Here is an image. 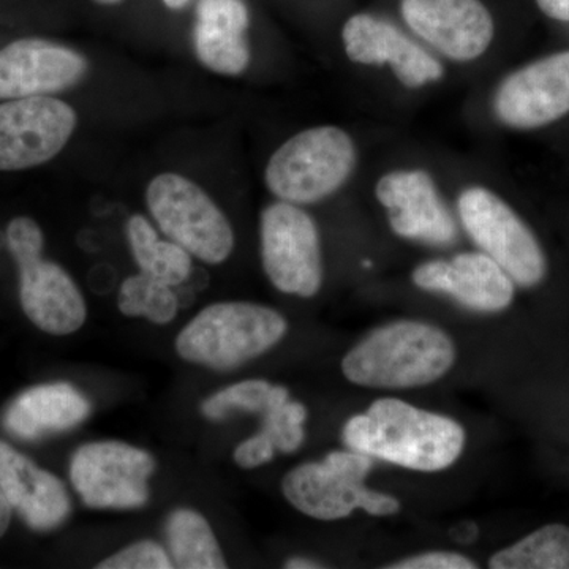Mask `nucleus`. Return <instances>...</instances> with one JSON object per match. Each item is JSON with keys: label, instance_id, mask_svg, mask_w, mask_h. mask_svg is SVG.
I'll use <instances>...</instances> for the list:
<instances>
[{"label": "nucleus", "instance_id": "obj_19", "mask_svg": "<svg viewBox=\"0 0 569 569\" xmlns=\"http://www.w3.org/2000/svg\"><path fill=\"white\" fill-rule=\"evenodd\" d=\"M249 10L242 0H200L193 41L198 59L220 74H241L250 62L246 32Z\"/></svg>", "mask_w": 569, "mask_h": 569}, {"label": "nucleus", "instance_id": "obj_9", "mask_svg": "<svg viewBox=\"0 0 569 569\" xmlns=\"http://www.w3.org/2000/svg\"><path fill=\"white\" fill-rule=\"evenodd\" d=\"M261 261L277 290L313 298L323 284L320 234L309 213L287 201L261 213Z\"/></svg>", "mask_w": 569, "mask_h": 569}, {"label": "nucleus", "instance_id": "obj_3", "mask_svg": "<svg viewBox=\"0 0 569 569\" xmlns=\"http://www.w3.org/2000/svg\"><path fill=\"white\" fill-rule=\"evenodd\" d=\"M287 331V320L271 307L219 302L206 307L179 332L176 351L193 365L233 370L271 350Z\"/></svg>", "mask_w": 569, "mask_h": 569}, {"label": "nucleus", "instance_id": "obj_32", "mask_svg": "<svg viewBox=\"0 0 569 569\" xmlns=\"http://www.w3.org/2000/svg\"><path fill=\"white\" fill-rule=\"evenodd\" d=\"M284 568L288 569H317L323 568L316 560L305 559V557H293V559L287 560Z\"/></svg>", "mask_w": 569, "mask_h": 569}, {"label": "nucleus", "instance_id": "obj_5", "mask_svg": "<svg viewBox=\"0 0 569 569\" xmlns=\"http://www.w3.org/2000/svg\"><path fill=\"white\" fill-rule=\"evenodd\" d=\"M355 167L356 146L346 130L313 127L295 134L272 153L264 181L280 201L317 203L336 193Z\"/></svg>", "mask_w": 569, "mask_h": 569}, {"label": "nucleus", "instance_id": "obj_21", "mask_svg": "<svg viewBox=\"0 0 569 569\" xmlns=\"http://www.w3.org/2000/svg\"><path fill=\"white\" fill-rule=\"evenodd\" d=\"M164 530L176 568H227L219 541L200 512L193 509H176L168 518Z\"/></svg>", "mask_w": 569, "mask_h": 569}, {"label": "nucleus", "instance_id": "obj_27", "mask_svg": "<svg viewBox=\"0 0 569 569\" xmlns=\"http://www.w3.org/2000/svg\"><path fill=\"white\" fill-rule=\"evenodd\" d=\"M173 567L167 550L151 539L133 542L97 565L99 569H170Z\"/></svg>", "mask_w": 569, "mask_h": 569}, {"label": "nucleus", "instance_id": "obj_31", "mask_svg": "<svg viewBox=\"0 0 569 569\" xmlns=\"http://www.w3.org/2000/svg\"><path fill=\"white\" fill-rule=\"evenodd\" d=\"M11 519V505L10 501L7 500V497L3 496L2 490H0V538L6 535L7 529H9Z\"/></svg>", "mask_w": 569, "mask_h": 569}, {"label": "nucleus", "instance_id": "obj_29", "mask_svg": "<svg viewBox=\"0 0 569 569\" xmlns=\"http://www.w3.org/2000/svg\"><path fill=\"white\" fill-rule=\"evenodd\" d=\"M276 447L264 432L247 438L234 449V462L246 470L266 466L274 459Z\"/></svg>", "mask_w": 569, "mask_h": 569}, {"label": "nucleus", "instance_id": "obj_2", "mask_svg": "<svg viewBox=\"0 0 569 569\" xmlns=\"http://www.w3.org/2000/svg\"><path fill=\"white\" fill-rule=\"evenodd\" d=\"M456 359L455 342L443 329L397 320L362 337L343 358L342 373L362 388H422L447 376Z\"/></svg>", "mask_w": 569, "mask_h": 569}, {"label": "nucleus", "instance_id": "obj_17", "mask_svg": "<svg viewBox=\"0 0 569 569\" xmlns=\"http://www.w3.org/2000/svg\"><path fill=\"white\" fill-rule=\"evenodd\" d=\"M88 62L77 51L51 41L26 39L0 51V100L26 99L71 88Z\"/></svg>", "mask_w": 569, "mask_h": 569}, {"label": "nucleus", "instance_id": "obj_6", "mask_svg": "<svg viewBox=\"0 0 569 569\" xmlns=\"http://www.w3.org/2000/svg\"><path fill=\"white\" fill-rule=\"evenodd\" d=\"M9 249L20 266V298L26 316L48 335L78 331L88 317L80 288L61 266L41 260L43 234L28 217L11 220Z\"/></svg>", "mask_w": 569, "mask_h": 569}, {"label": "nucleus", "instance_id": "obj_24", "mask_svg": "<svg viewBox=\"0 0 569 569\" xmlns=\"http://www.w3.org/2000/svg\"><path fill=\"white\" fill-rule=\"evenodd\" d=\"M118 307L126 317H144L153 325H168L178 316L179 302L173 287L140 272L123 280Z\"/></svg>", "mask_w": 569, "mask_h": 569}, {"label": "nucleus", "instance_id": "obj_13", "mask_svg": "<svg viewBox=\"0 0 569 569\" xmlns=\"http://www.w3.org/2000/svg\"><path fill=\"white\" fill-rule=\"evenodd\" d=\"M493 110L505 126L530 130L569 112V51L523 67L498 86Z\"/></svg>", "mask_w": 569, "mask_h": 569}, {"label": "nucleus", "instance_id": "obj_23", "mask_svg": "<svg viewBox=\"0 0 569 569\" xmlns=\"http://www.w3.org/2000/svg\"><path fill=\"white\" fill-rule=\"evenodd\" d=\"M492 569H569V527L549 523L489 559Z\"/></svg>", "mask_w": 569, "mask_h": 569}, {"label": "nucleus", "instance_id": "obj_34", "mask_svg": "<svg viewBox=\"0 0 569 569\" xmlns=\"http://www.w3.org/2000/svg\"><path fill=\"white\" fill-rule=\"evenodd\" d=\"M96 2L103 3V6H116V3L122 2V0H96Z\"/></svg>", "mask_w": 569, "mask_h": 569}, {"label": "nucleus", "instance_id": "obj_4", "mask_svg": "<svg viewBox=\"0 0 569 569\" xmlns=\"http://www.w3.org/2000/svg\"><path fill=\"white\" fill-rule=\"evenodd\" d=\"M373 459L347 449L332 451L320 462H306L288 471L282 492L288 503L317 520L346 519L356 509L376 518L399 515L400 501L388 493L367 488Z\"/></svg>", "mask_w": 569, "mask_h": 569}, {"label": "nucleus", "instance_id": "obj_10", "mask_svg": "<svg viewBox=\"0 0 569 569\" xmlns=\"http://www.w3.org/2000/svg\"><path fill=\"white\" fill-rule=\"evenodd\" d=\"M156 460L144 449L121 441H96L74 452L71 485L92 509H137L149 500Z\"/></svg>", "mask_w": 569, "mask_h": 569}, {"label": "nucleus", "instance_id": "obj_33", "mask_svg": "<svg viewBox=\"0 0 569 569\" xmlns=\"http://www.w3.org/2000/svg\"><path fill=\"white\" fill-rule=\"evenodd\" d=\"M164 6L171 10L183 9L189 3V0H163Z\"/></svg>", "mask_w": 569, "mask_h": 569}, {"label": "nucleus", "instance_id": "obj_1", "mask_svg": "<svg viewBox=\"0 0 569 569\" xmlns=\"http://www.w3.org/2000/svg\"><path fill=\"white\" fill-rule=\"evenodd\" d=\"M342 441L373 460L437 473L458 462L467 432L452 418L385 397L348 419Z\"/></svg>", "mask_w": 569, "mask_h": 569}, {"label": "nucleus", "instance_id": "obj_7", "mask_svg": "<svg viewBox=\"0 0 569 569\" xmlns=\"http://www.w3.org/2000/svg\"><path fill=\"white\" fill-rule=\"evenodd\" d=\"M146 201L163 233L198 260L220 264L233 252V228L211 197L190 179L159 174L149 182Z\"/></svg>", "mask_w": 569, "mask_h": 569}, {"label": "nucleus", "instance_id": "obj_15", "mask_svg": "<svg viewBox=\"0 0 569 569\" xmlns=\"http://www.w3.org/2000/svg\"><path fill=\"white\" fill-rule=\"evenodd\" d=\"M411 279L421 290L449 296L466 309L481 313L503 312L516 293L511 277L482 252L426 261L415 268Z\"/></svg>", "mask_w": 569, "mask_h": 569}, {"label": "nucleus", "instance_id": "obj_16", "mask_svg": "<svg viewBox=\"0 0 569 569\" xmlns=\"http://www.w3.org/2000/svg\"><path fill=\"white\" fill-rule=\"evenodd\" d=\"M348 59L359 66H389L410 89L440 81L445 70L433 56L403 36L396 26L372 14H355L342 31Z\"/></svg>", "mask_w": 569, "mask_h": 569}, {"label": "nucleus", "instance_id": "obj_14", "mask_svg": "<svg viewBox=\"0 0 569 569\" xmlns=\"http://www.w3.org/2000/svg\"><path fill=\"white\" fill-rule=\"evenodd\" d=\"M402 14L422 40L451 61L481 58L496 32L481 0H402Z\"/></svg>", "mask_w": 569, "mask_h": 569}, {"label": "nucleus", "instance_id": "obj_30", "mask_svg": "<svg viewBox=\"0 0 569 569\" xmlns=\"http://www.w3.org/2000/svg\"><path fill=\"white\" fill-rule=\"evenodd\" d=\"M542 13L557 21H569V0H537Z\"/></svg>", "mask_w": 569, "mask_h": 569}, {"label": "nucleus", "instance_id": "obj_20", "mask_svg": "<svg viewBox=\"0 0 569 569\" xmlns=\"http://www.w3.org/2000/svg\"><path fill=\"white\" fill-rule=\"evenodd\" d=\"M91 413L88 399L67 383L41 385L29 389L11 403L6 427L20 438H39L81 425Z\"/></svg>", "mask_w": 569, "mask_h": 569}, {"label": "nucleus", "instance_id": "obj_22", "mask_svg": "<svg viewBox=\"0 0 569 569\" xmlns=\"http://www.w3.org/2000/svg\"><path fill=\"white\" fill-rule=\"evenodd\" d=\"M127 238L134 261L141 272L176 287L189 279L192 258L183 247L173 241H162L152 224L142 216H133L127 223Z\"/></svg>", "mask_w": 569, "mask_h": 569}, {"label": "nucleus", "instance_id": "obj_26", "mask_svg": "<svg viewBox=\"0 0 569 569\" xmlns=\"http://www.w3.org/2000/svg\"><path fill=\"white\" fill-rule=\"evenodd\" d=\"M263 432L271 438L277 451L295 452L306 440L307 408L293 400L276 403L263 415Z\"/></svg>", "mask_w": 569, "mask_h": 569}, {"label": "nucleus", "instance_id": "obj_11", "mask_svg": "<svg viewBox=\"0 0 569 569\" xmlns=\"http://www.w3.org/2000/svg\"><path fill=\"white\" fill-rule=\"evenodd\" d=\"M77 129V112L52 97L0 104V171H20L54 159Z\"/></svg>", "mask_w": 569, "mask_h": 569}, {"label": "nucleus", "instance_id": "obj_18", "mask_svg": "<svg viewBox=\"0 0 569 569\" xmlns=\"http://www.w3.org/2000/svg\"><path fill=\"white\" fill-rule=\"evenodd\" d=\"M0 490L36 530H50L66 520L70 498L61 479L0 441Z\"/></svg>", "mask_w": 569, "mask_h": 569}, {"label": "nucleus", "instance_id": "obj_12", "mask_svg": "<svg viewBox=\"0 0 569 569\" xmlns=\"http://www.w3.org/2000/svg\"><path fill=\"white\" fill-rule=\"evenodd\" d=\"M376 197L399 238L427 246H451L458 239L455 219L427 171L396 170L381 176Z\"/></svg>", "mask_w": 569, "mask_h": 569}, {"label": "nucleus", "instance_id": "obj_28", "mask_svg": "<svg viewBox=\"0 0 569 569\" xmlns=\"http://www.w3.org/2000/svg\"><path fill=\"white\" fill-rule=\"evenodd\" d=\"M388 569H477L478 565L468 557L448 550L418 553L388 565Z\"/></svg>", "mask_w": 569, "mask_h": 569}, {"label": "nucleus", "instance_id": "obj_8", "mask_svg": "<svg viewBox=\"0 0 569 569\" xmlns=\"http://www.w3.org/2000/svg\"><path fill=\"white\" fill-rule=\"evenodd\" d=\"M460 222L479 252L488 254L519 287H537L548 272L537 236L497 193L470 187L458 201Z\"/></svg>", "mask_w": 569, "mask_h": 569}, {"label": "nucleus", "instance_id": "obj_25", "mask_svg": "<svg viewBox=\"0 0 569 569\" xmlns=\"http://www.w3.org/2000/svg\"><path fill=\"white\" fill-rule=\"evenodd\" d=\"M290 399L284 387H276L264 380H246L216 392L201 406L206 418L220 421L234 411L264 415L276 403Z\"/></svg>", "mask_w": 569, "mask_h": 569}]
</instances>
